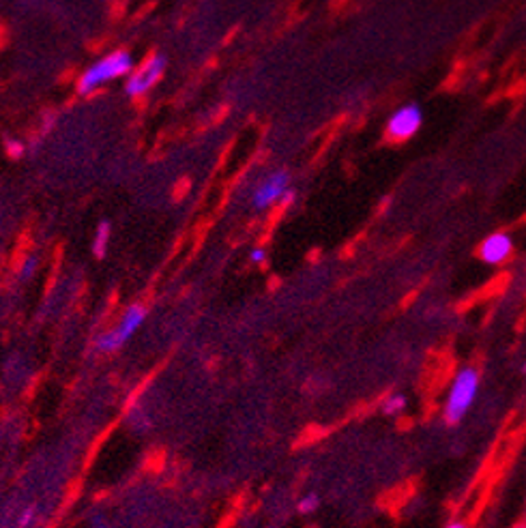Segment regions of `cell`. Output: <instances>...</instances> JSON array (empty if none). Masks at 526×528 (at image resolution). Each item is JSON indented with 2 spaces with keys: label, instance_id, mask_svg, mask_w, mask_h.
<instances>
[{
  "label": "cell",
  "instance_id": "cell-1",
  "mask_svg": "<svg viewBox=\"0 0 526 528\" xmlns=\"http://www.w3.org/2000/svg\"><path fill=\"white\" fill-rule=\"evenodd\" d=\"M479 393V371L475 367H462L454 381H451L447 401H445V419L447 423H460L470 410L472 401Z\"/></svg>",
  "mask_w": 526,
  "mask_h": 528
},
{
  "label": "cell",
  "instance_id": "cell-2",
  "mask_svg": "<svg viewBox=\"0 0 526 528\" xmlns=\"http://www.w3.org/2000/svg\"><path fill=\"white\" fill-rule=\"evenodd\" d=\"M134 69V58L129 52H125V49H120V52H114L102 61H97L93 67H88V71L82 75L80 80V93L86 95L90 90H95L97 86H102L104 82H110L114 78H118V75H125L129 73Z\"/></svg>",
  "mask_w": 526,
  "mask_h": 528
},
{
  "label": "cell",
  "instance_id": "cell-3",
  "mask_svg": "<svg viewBox=\"0 0 526 528\" xmlns=\"http://www.w3.org/2000/svg\"><path fill=\"white\" fill-rule=\"evenodd\" d=\"M144 320H146V307L142 303L129 305L127 310H125L122 318L118 320L114 329H110L97 337V350H102V352L118 350L120 346H125L134 337V333L144 324Z\"/></svg>",
  "mask_w": 526,
  "mask_h": 528
},
{
  "label": "cell",
  "instance_id": "cell-4",
  "mask_svg": "<svg viewBox=\"0 0 526 528\" xmlns=\"http://www.w3.org/2000/svg\"><path fill=\"white\" fill-rule=\"evenodd\" d=\"M288 187H290V174L286 170H278L269 174L254 191V198H252L254 209L262 211V209L273 207L275 202H280L282 198L290 195Z\"/></svg>",
  "mask_w": 526,
  "mask_h": 528
},
{
  "label": "cell",
  "instance_id": "cell-5",
  "mask_svg": "<svg viewBox=\"0 0 526 528\" xmlns=\"http://www.w3.org/2000/svg\"><path fill=\"white\" fill-rule=\"evenodd\" d=\"M419 127H421V110L417 106H406L389 118L387 136L395 142H402L415 136Z\"/></svg>",
  "mask_w": 526,
  "mask_h": 528
},
{
  "label": "cell",
  "instance_id": "cell-6",
  "mask_svg": "<svg viewBox=\"0 0 526 528\" xmlns=\"http://www.w3.org/2000/svg\"><path fill=\"white\" fill-rule=\"evenodd\" d=\"M164 69H166V56H153L150 61H146L142 65L140 71H136L129 82H127V95L136 97V95H142L146 93L148 88H153L157 84V80L164 75Z\"/></svg>",
  "mask_w": 526,
  "mask_h": 528
},
{
  "label": "cell",
  "instance_id": "cell-7",
  "mask_svg": "<svg viewBox=\"0 0 526 528\" xmlns=\"http://www.w3.org/2000/svg\"><path fill=\"white\" fill-rule=\"evenodd\" d=\"M513 251V241L505 232L490 234L481 245H479V258L486 264H503Z\"/></svg>",
  "mask_w": 526,
  "mask_h": 528
},
{
  "label": "cell",
  "instance_id": "cell-8",
  "mask_svg": "<svg viewBox=\"0 0 526 528\" xmlns=\"http://www.w3.org/2000/svg\"><path fill=\"white\" fill-rule=\"evenodd\" d=\"M108 243H110V223L102 221L97 225V232H95V241H93V251L97 258H104L106 251H108Z\"/></svg>",
  "mask_w": 526,
  "mask_h": 528
},
{
  "label": "cell",
  "instance_id": "cell-9",
  "mask_svg": "<svg viewBox=\"0 0 526 528\" xmlns=\"http://www.w3.org/2000/svg\"><path fill=\"white\" fill-rule=\"evenodd\" d=\"M406 395H402V393H391L385 401H383V413L385 415H389V417H395V415H399V413H404L406 410Z\"/></svg>",
  "mask_w": 526,
  "mask_h": 528
},
{
  "label": "cell",
  "instance_id": "cell-10",
  "mask_svg": "<svg viewBox=\"0 0 526 528\" xmlns=\"http://www.w3.org/2000/svg\"><path fill=\"white\" fill-rule=\"evenodd\" d=\"M318 507H320V496L314 494V492L298 500V511H301V513H314Z\"/></svg>",
  "mask_w": 526,
  "mask_h": 528
},
{
  "label": "cell",
  "instance_id": "cell-11",
  "mask_svg": "<svg viewBox=\"0 0 526 528\" xmlns=\"http://www.w3.org/2000/svg\"><path fill=\"white\" fill-rule=\"evenodd\" d=\"M37 266H39V258L37 256H29L26 260L22 262V266H19V278L22 280H31L33 275L37 273Z\"/></svg>",
  "mask_w": 526,
  "mask_h": 528
},
{
  "label": "cell",
  "instance_id": "cell-12",
  "mask_svg": "<svg viewBox=\"0 0 526 528\" xmlns=\"http://www.w3.org/2000/svg\"><path fill=\"white\" fill-rule=\"evenodd\" d=\"M264 258H266V254H264V249H254L252 254H249V260H252L254 264H260V262H264Z\"/></svg>",
  "mask_w": 526,
  "mask_h": 528
},
{
  "label": "cell",
  "instance_id": "cell-13",
  "mask_svg": "<svg viewBox=\"0 0 526 528\" xmlns=\"http://www.w3.org/2000/svg\"><path fill=\"white\" fill-rule=\"evenodd\" d=\"M31 520H33V509H26V513H24L22 520H19V526H29Z\"/></svg>",
  "mask_w": 526,
  "mask_h": 528
},
{
  "label": "cell",
  "instance_id": "cell-14",
  "mask_svg": "<svg viewBox=\"0 0 526 528\" xmlns=\"http://www.w3.org/2000/svg\"><path fill=\"white\" fill-rule=\"evenodd\" d=\"M445 528H468V526H466L464 522H449Z\"/></svg>",
  "mask_w": 526,
  "mask_h": 528
},
{
  "label": "cell",
  "instance_id": "cell-15",
  "mask_svg": "<svg viewBox=\"0 0 526 528\" xmlns=\"http://www.w3.org/2000/svg\"><path fill=\"white\" fill-rule=\"evenodd\" d=\"M93 528H110V526H108L106 522H102V520H97V522L93 524Z\"/></svg>",
  "mask_w": 526,
  "mask_h": 528
},
{
  "label": "cell",
  "instance_id": "cell-16",
  "mask_svg": "<svg viewBox=\"0 0 526 528\" xmlns=\"http://www.w3.org/2000/svg\"><path fill=\"white\" fill-rule=\"evenodd\" d=\"M524 371H526V363H524Z\"/></svg>",
  "mask_w": 526,
  "mask_h": 528
}]
</instances>
